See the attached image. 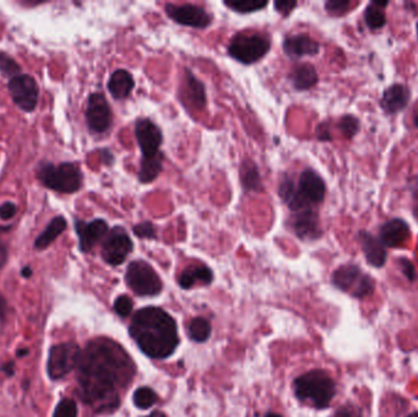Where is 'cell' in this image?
I'll return each instance as SVG.
<instances>
[{"label":"cell","instance_id":"6da1fadb","mask_svg":"<svg viewBox=\"0 0 418 417\" xmlns=\"http://www.w3.org/2000/svg\"><path fill=\"white\" fill-rule=\"evenodd\" d=\"M76 368L82 402L99 414L117 410L120 391L128 387L135 375L133 360L126 351L107 338L88 343Z\"/></svg>","mask_w":418,"mask_h":417},{"label":"cell","instance_id":"7a4b0ae2","mask_svg":"<svg viewBox=\"0 0 418 417\" xmlns=\"http://www.w3.org/2000/svg\"><path fill=\"white\" fill-rule=\"evenodd\" d=\"M130 336L143 354L152 359H167L178 345L176 322L165 311L153 306L135 313Z\"/></svg>","mask_w":418,"mask_h":417},{"label":"cell","instance_id":"3957f363","mask_svg":"<svg viewBox=\"0 0 418 417\" xmlns=\"http://www.w3.org/2000/svg\"><path fill=\"white\" fill-rule=\"evenodd\" d=\"M326 190L324 180L313 169H305L297 183L289 175H285L278 185L281 201L292 213L311 209L313 206L321 204L326 197Z\"/></svg>","mask_w":418,"mask_h":417},{"label":"cell","instance_id":"277c9868","mask_svg":"<svg viewBox=\"0 0 418 417\" xmlns=\"http://www.w3.org/2000/svg\"><path fill=\"white\" fill-rule=\"evenodd\" d=\"M294 392L299 400L308 402L316 409H326L335 397L337 386L328 373L313 370L296 378Z\"/></svg>","mask_w":418,"mask_h":417},{"label":"cell","instance_id":"5b68a950","mask_svg":"<svg viewBox=\"0 0 418 417\" xmlns=\"http://www.w3.org/2000/svg\"><path fill=\"white\" fill-rule=\"evenodd\" d=\"M269 37L258 32H241L233 37L228 46L229 56L244 65H252L271 51Z\"/></svg>","mask_w":418,"mask_h":417},{"label":"cell","instance_id":"8992f818","mask_svg":"<svg viewBox=\"0 0 418 417\" xmlns=\"http://www.w3.org/2000/svg\"><path fill=\"white\" fill-rule=\"evenodd\" d=\"M37 177L47 188L62 194H72L81 188L82 173L76 164H42L37 170Z\"/></svg>","mask_w":418,"mask_h":417},{"label":"cell","instance_id":"52a82bcc","mask_svg":"<svg viewBox=\"0 0 418 417\" xmlns=\"http://www.w3.org/2000/svg\"><path fill=\"white\" fill-rule=\"evenodd\" d=\"M332 283L337 289L357 299L371 295L374 291V280L356 265H340L334 270Z\"/></svg>","mask_w":418,"mask_h":417},{"label":"cell","instance_id":"ba28073f","mask_svg":"<svg viewBox=\"0 0 418 417\" xmlns=\"http://www.w3.org/2000/svg\"><path fill=\"white\" fill-rule=\"evenodd\" d=\"M125 280L128 288L138 296H156L163 289L162 280L146 261H133L128 265Z\"/></svg>","mask_w":418,"mask_h":417},{"label":"cell","instance_id":"9c48e42d","mask_svg":"<svg viewBox=\"0 0 418 417\" xmlns=\"http://www.w3.org/2000/svg\"><path fill=\"white\" fill-rule=\"evenodd\" d=\"M81 357V349L76 343H62L51 346L47 363L48 376L51 381H59L76 368Z\"/></svg>","mask_w":418,"mask_h":417},{"label":"cell","instance_id":"30bf717a","mask_svg":"<svg viewBox=\"0 0 418 417\" xmlns=\"http://www.w3.org/2000/svg\"><path fill=\"white\" fill-rule=\"evenodd\" d=\"M133 250V240L128 231L123 227H114L103 240V260L112 267L123 265Z\"/></svg>","mask_w":418,"mask_h":417},{"label":"cell","instance_id":"8fae6325","mask_svg":"<svg viewBox=\"0 0 418 417\" xmlns=\"http://www.w3.org/2000/svg\"><path fill=\"white\" fill-rule=\"evenodd\" d=\"M167 15L178 25L206 28L212 24V15L204 8L194 4H167Z\"/></svg>","mask_w":418,"mask_h":417},{"label":"cell","instance_id":"7c38bea8","mask_svg":"<svg viewBox=\"0 0 418 417\" xmlns=\"http://www.w3.org/2000/svg\"><path fill=\"white\" fill-rule=\"evenodd\" d=\"M9 93L16 106L24 112L35 111L38 103V86L33 77L30 75H17L8 83Z\"/></svg>","mask_w":418,"mask_h":417},{"label":"cell","instance_id":"4fadbf2b","mask_svg":"<svg viewBox=\"0 0 418 417\" xmlns=\"http://www.w3.org/2000/svg\"><path fill=\"white\" fill-rule=\"evenodd\" d=\"M86 120L90 130L94 133H107L112 126V111L102 93H92L88 98Z\"/></svg>","mask_w":418,"mask_h":417},{"label":"cell","instance_id":"5bb4252c","mask_svg":"<svg viewBox=\"0 0 418 417\" xmlns=\"http://www.w3.org/2000/svg\"><path fill=\"white\" fill-rule=\"evenodd\" d=\"M135 135L142 158L153 157L162 152L160 146L163 143V133L152 120L146 117L138 119L135 124Z\"/></svg>","mask_w":418,"mask_h":417},{"label":"cell","instance_id":"9a60e30c","mask_svg":"<svg viewBox=\"0 0 418 417\" xmlns=\"http://www.w3.org/2000/svg\"><path fill=\"white\" fill-rule=\"evenodd\" d=\"M289 227L302 241H315L323 234L319 217L313 208L292 213L289 219Z\"/></svg>","mask_w":418,"mask_h":417},{"label":"cell","instance_id":"2e32d148","mask_svg":"<svg viewBox=\"0 0 418 417\" xmlns=\"http://www.w3.org/2000/svg\"><path fill=\"white\" fill-rule=\"evenodd\" d=\"M75 229L78 235V245L82 252H90L109 233V227L104 219H94L88 223L76 220Z\"/></svg>","mask_w":418,"mask_h":417},{"label":"cell","instance_id":"e0dca14e","mask_svg":"<svg viewBox=\"0 0 418 417\" xmlns=\"http://www.w3.org/2000/svg\"><path fill=\"white\" fill-rule=\"evenodd\" d=\"M283 49L290 59H301L303 56H315L321 51V46L312 37L305 33L286 37Z\"/></svg>","mask_w":418,"mask_h":417},{"label":"cell","instance_id":"ac0fdd59","mask_svg":"<svg viewBox=\"0 0 418 417\" xmlns=\"http://www.w3.org/2000/svg\"><path fill=\"white\" fill-rule=\"evenodd\" d=\"M411 229L401 218H393L383 224L379 229V240L387 247L403 246L410 238Z\"/></svg>","mask_w":418,"mask_h":417},{"label":"cell","instance_id":"d6986e66","mask_svg":"<svg viewBox=\"0 0 418 417\" xmlns=\"http://www.w3.org/2000/svg\"><path fill=\"white\" fill-rule=\"evenodd\" d=\"M410 99H411V91L408 87L395 83L387 87V90L383 92L381 107L389 115H394L405 111V108L408 107L410 103Z\"/></svg>","mask_w":418,"mask_h":417},{"label":"cell","instance_id":"ffe728a7","mask_svg":"<svg viewBox=\"0 0 418 417\" xmlns=\"http://www.w3.org/2000/svg\"><path fill=\"white\" fill-rule=\"evenodd\" d=\"M358 239H360V244L362 247L365 257L369 265L376 268H381L385 265L387 250L379 238H376L374 235L368 233L366 230H361L358 233Z\"/></svg>","mask_w":418,"mask_h":417},{"label":"cell","instance_id":"44dd1931","mask_svg":"<svg viewBox=\"0 0 418 417\" xmlns=\"http://www.w3.org/2000/svg\"><path fill=\"white\" fill-rule=\"evenodd\" d=\"M135 85V79L128 70L117 69L110 75L108 81V90L114 99L120 101L128 98L133 93Z\"/></svg>","mask_w":418,"mask_h":417},{"label":"cell","instance_id":"7402d4cb","mask_svg":"<svg viewBox=\"0 0 418 417\" xmlns=\"http://www.w3.org/2000/svg\"><path fill=\"white\" fill-rule=\"evenodd\" d=\"M183 97L189 101L194 109H203L207 104L206 87L190 70H185L184 92Z\"/></svg>","mask_w":418,"mask_h":417},{"label":"cell","instance_id":"603a6c76","mask_svg":"<svg viewBox=\"0 0 418 417\" xmlns=\"http://www.w3.org/2000/svg\"><path fill=\"white\" fill-rule=\"evenodd\" d=\"M213 272L204 265H190L181 273L178 278V285L183 289H191L192 286L201 283V284L208 285L213 281Z\"/></svg>","mask_w":418,"mask_h":417},{"label":"cell","instance_id":"cb8c5ba5","mask_svg":"<svg viewBox=\"0 0 418 417\" xmlns=\"http://www.w3.org/2000/svg\"><path fill=\"white\" fill-rule=\"evenodd\" d=\"M289 80L296 91H307L318 82V74L316 67L312 64L305 63L292 69L289 75Z\"/></svg>","mask_w":418,"mask_h":417},{"label":"cell","instance_id":"d4e9b609","mask_svg":"<svg viewBox=\"0 0 418 417\" xmlns=\"http://www.w3.org/2000/svg\"><path fill=\"white\" fill-rule=\"evenodd\" d=\"M239 173H240L242 188H245V191H247V193H260L263 190L260 169L252 159L247 158L241 163Z\"/></svg>","mask_w":418,"mask_h":417},{"label":"cell","instance_id":"484cf974","mask_svg":"<svg viewBox=\"0 0 418 417\" xmlns=\"http://www.w3.org/2000/svg\"><path fill=\"white\" fill-rule=\"evenodd\" d=\"M164 154L158 153L153 157L142 158L141 168L138 173V180L142 183H149L158 178L159 174L163 170Z\"/></svg>","mask_w":418,"mask_h":417},{"label":"cell","instance_id":"4316f807","mask_svg":"<svg viewBox=\"0 0 418 417\" xmlns=\"http://www.w3.org/2000/svg\"><path fill=\"white\" fill-rule=\"evenodd\" d=\"M65 229H67L65 218L56 217L51 220V223L48 224L46 230L37 238L35 241V247L38 250L47 249Z\"/></svg>","mask_w":418,"mask_h":417},{"label":"cell","instance_id":"83f0119b","mask_svg":"<svg viewBox=\"0 0 418 417\" xmlns=\"http://www.w3.org/2000/svg\"><path fill=\"white\" fill-rule=\"evenodd\" d=\"M210 332H212L210 323L202 317H196V318L191 320L189 329H187L190 338L194 341H197V343H203V341H208Z\"/></svg>","mask_w":418,"mask_h":417},{"label":"cell","instance_id":"f1b7e54d","mask_svg":"<svg viewBox=\"0 0 418 417\" xmlns=\"http://www.w3.org/2000/svg\"><path fill=\"white\" fill-rule=\"evenodd\" d=\"M365 22L371 30H379L387 24L385 13L382 8L376 6L374 3L369 4L365 10Z\"/></svg>","mask_w":418,"mask_h":417},{"label":"cell","instance_id":"f546056e","mask_svg":"<svg viewBox=\"0 0 418 417\" xmlns=\"http://www.w3.org/2000/svg\"><path fill=\"white\" fill-rule=\"evenodd\" d=\"M224 6H228L229 9L239 13V14H252L256 11L265 9V6H268V1H258V0H244V1H224Z\"/></svg>","mask_w":418,"mask_h":417},{"label":"cell","instance_id":"4dcf8cb0","mask_svg":"<svg viewBox=\"0 0 418 417\" xmlns=\"http://www.w3.org/2000/svg\"><path fill=\"white\" fill-rule=\"evenodd\" d=\"M157 402H158V397L151 388H138L137 391L133 393V402L141 410H147L149 407H153Z\"/></svg>","mask_w":418,"mask_h":417},{"label":"cell","instance_id":"1f68e13d","mask_svg":"<svg viewBox=\"0 0 418 417\" xmlns=\"http://www.w3.org/2000/svg\"><path fill=\"white\" fill-rule=\"evenodd\" d=\"M339 129L346 138H353L360 131V120L355 115H344L339 122Z\"/></svg>","mask_w":418,"mask_h":417},{"label":"cell","instance_id":"d6a6232c","mask_svg":"<svg viewBox=\"0 0 418 417\" xmlns=\"http://www.w3.org/2000/svg\"><path fill=\"white\" fill-rule=\"evenodd\" d=\"M20 70V65L10 56L0 51V72H3L6 76H10L12 79V77L19 75Z\"/></svg>","mask_w":418,"mask_h":417},{"label":"cell","instance_id":"836d02e7","mask_svg":"<svg viewBox=\"0 0 418 417\" xmlns=\"http://www.w3.org/2000/svg\"><path fill=\"white\" fill-rule=\"evenodd\" d=\"M53 417H77L76 402L69 398L62 399L58 402Z\"/></svg>","mask_w":418,"mask_h":417},{"label":"cell","instance_id":"e575fe53","mask_svg":"<svg viewBox=\"0 0 418 417\" xmlns=\"http://www.w3.org/2000/svg\"><path fill=\"white\" fill-rule=\"evenodd\" d=\"M133 234L140 239L156 240L158 238L157 228L152 222H141L133 228Z\"/></svg>","mask_w":418,"mask_h":417},{"label":"cell","instance_id":"d590c367","mask_svg":"<svg viewBox=\"0 0 418 417\" xmlns=\"http://www.w3.org/2000/svg\"><path fill=\"white\" fill-rule=\"evenodd\" d=\"M351 6L349 0H329L326 3V10L333 16L344 15Z\"/></svg>","mask_w":418,"mask_h":417},{"label":"cell","instance_id":"8d00e7d4","mask_svg":"<svg viewBox=\"0 0 418 417\" xmlns=\"http://www.w3.org/2000/svg\"><path fill=\"white\" fill-rule=\"evenodd\" d=\"M133 300L128 296H119L114 302V311L120 317H128L133 311Z\"/></svg>","mask_w":418,"mask_h":417},{"label":"cell","instance_id":"74e56055","mask_svg":"<svg viewBox=\"0 0 418 417\" xmlns=\"http://www.w3.org/2000/svg\"><path fill=\"white\" fill-rule=\"evenodd\" d=\"M332 417H362V411L353 404H345L339 407Z\"/></svg>","mask_w":418,"mask_h":417},{"label":"cell","instance_id":"f35d334b","mask_svg":"<svg viewBox=\"0 0 418 417\" xmlns=\"http://www.w3.org/2000/svg\"><path fill=\"white\" fill-rule=\"evenodd\" d=\"M399 265H400V268H401V272H403V275L408 278V280L416 279V270H415V267H413L412 262L411 261L408 260V259H400L399 260Z\"/></svg>","mask_w":418,"mask_h":417},{"label":"cell","instance_id":"ab89813d","mask_svg":"<svg viewBox=\"0 0 418 417\" xmlns=\"http://www.w3.org/2000/svg\"><path fill=\"white\" fill-rule=\"evenodd\" d=\"M297 3L296 1H276L274 8L276 10L283 16L290 15L292 10L295 9Z\"/></svg>","mask_w":418,"mask_h":417},{"label":"cell","instance_id":"60d3db41","mask_svg":"<svg viewBox=\"0 0 418 417\" xmlns=\"http://www.w3.org/2000/svg\"><path fill=\"white\" fill-rule=\"evenodd\" d=\"M17 212V208L14 204L11 202H6V204L0 206V218L4 219V220H9L12 218Z\"/></svg>","mask_w":418,"mask_h":417},{"label":"cell","instance_id":"b9f144b4","mask_svg":"<svg viewBox=\"0 0 418 417\" xmlns=\"http://www.w3.org/2000/svg\"><path fill=\"white\" fill-rule=\"evenodd\" d=\"M317 138L319 141H331L332 140V133L331 130L326 124H321L319 126L317 127Z\"/></svg>","mask_w":418,"mask_h":417},{"label":"cell","instance_id":"7bdbcfd3","mask_svg":"<svg viewBox=\"0 0 418 417\" xmlns=\"http://www.w3.org/2000/svg\"><path fill=\"white\" fill-rule=\"evenodd\" d=\"M1 372L6 375V377H12L15 373V363L12 361L6 362L3 366H1Z\"/></svg>","mask_w":418,"mask_h":417},{"label":"cell","instance_id":"ee69618b","mask_svg":"<svg viewBox=\"0 0 418 417\" xmlns=\"http://www.w3.org/2000/svg\"><path fill=\"white\" fill-rule=\"evenodd\" d=\"M6 309H8L6 300L4 299V296L0 294V323H3L6 320Z\"/></svg>","mask_w":418,"mask_h":417},{"label":"cell","instance_id":"f6af8a7d","mask_svg":"<svg viewBox=\"0 0 418 417\" xmlns=\"http://www.w3.org/2000/svg\"><path fill=\"white\" fill-rule=\"evenodd\" d=\"M28 354H30L28 349H19V350L16 351V355L19 357H25Z\"/></svg>","mask_w":418,"mask_h":417},{"label":"cell","instance_id":"bcb514c9","mask_svg":"<svg viewBox=\"0 0 418 417\" xmlns=\"http://www.w3.org/2000/svg\"><path fill=\"white\" fill-rule=\"evenodd\" d=\"M22 275L25 277V278H30L32 275V270L30 267H25L24 270H22Z\"/></svg>","mask_w":418,"mask_h":417},{"label":"cell","instance_id":"7dc6e473","mask_svg":"<svg viewBox=\"0 0 418 417\" xmlns=\"http://www.w3.org/2000/svg\"><path fill=\"white\" fill-rule=\"evenodd\" d=\"M146 417H167V416H165V415H164L163 412L154 411V412H152V414H151V415H148V416H146Z\"/></svg>","mask_w":418,"mask_h":417},{"label":"cell","instance_id":"c3c4849f","mask_svg":"<svg viewBox=\"0 0 418 417\" xmlns=\"http://www.w3.org/2000/svg\"><path fill=\"white\" fill-rule=\"evenodd\" d=\"M265 417H281V415H278V414H268V415H265Z\"/></svg>","mask_w":418,"mask_h":417},{"label":"cell","instance_id":"681fc988","mask_svg":"<svg viewBox=\"0 0 418 417\" xmlns=\"http://www.w3.org/2000/svg\"><path fill=\"white\" fill-rule=\"evenodd\" d=\"M408 417H418V412H413L411 415H408Z\"/></svg>","mask_w":418,"mask_h":417},{"label":"cell","instance_id":"f907efd6","mask_svg":"<svg viewBox=\"0 0 418 417\" xmlns=\"http://www.w3.org/2000/svg\"><path fill=\"white\" fill-rule=\"evenodd\" d=\"M415 126L418 127V115L415 117Z\"/></svg>","mask_w":418,"mask_h":417},{"label":"cell","instance_id":"816d5d0a","mask_svg":"<svg viewBox=\"0 0 418 417\" xmlns=\"http://www.w3.org/2000/svg\"><path fill=\"white\" fill-rule=\"evenodd\" d=\"M417 37H418V24H417Z\"/></svg>","mask_w":418,"mask_h":417}]
</instances>
